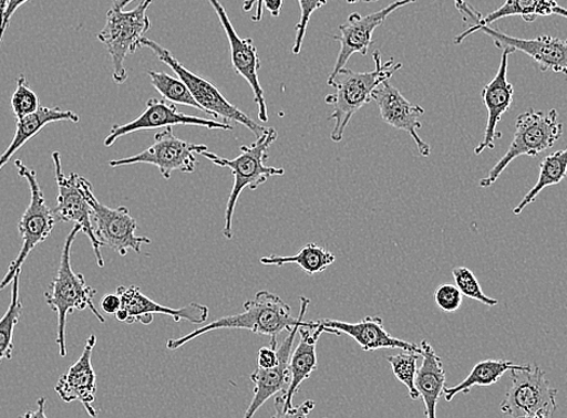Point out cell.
Masks as SVG:
<instances>
[{
    "label": "cell",
    "mask_w": 567,
    "mask_h": 418,
    "mask_svg": "<svg viewBox=\"0 0 567 418\" xmlns=\"http://www.w3.org/2000/svg\"><path fill=\"white\" fill-rule=\"evenodd\" d=\"M372 101L380 107L385 124L410 134L417 151L423 157L431 155V146L420 136L423 125L421 117L425 114L424 107L411 103L389 80L378 86L372 93Z\"/></svg>",
    "instance_id": "obj_20"
},
{
    "label": "cell",
    "mask_w": 567,
    "mask_h": 418,
    "mask_svg": "<svg viewBox=\"0 0 567 418\" xmlns=\"http://www.w3.org/2000/svg\"><path fill=\"white\" fill-rule=\"evenodd\" d=\"M152 4L153 0H143L137 8L130 11L113 6L106 13L104 29L97 38L110 52L116 85H123L128 80L126 59L142 49V40L152 29L151 19L147 17Z\"/></svg>",
    "instance_id": "obj_5"
},
{
    "label": "cell",
    "mask_w": 567,
    "mask_h": 418,
    "mask_svg": "<svg viewBox=\"0 0 567 418\" xmlns=\"http://www.w3.org/2000/svg\"><path fill=\"white\" fill-rule=\"evenodd\" d=\"M52 160L53 166H55L59 187L58 208L55 212L62 222H73L81 227V232L91 241L94 254H96L97 264L103 268L102 244L96 233H94L92 210L89 201L78 186L79 174L72 173L70 177H66L62 169L60 153H53Z\"/></svg>",
    "instance_id": "obj_17"
},
{
    "label": "cell",
    "mask_w": 567,
    "mask_h": 418,
    "mask_svg": "<svg viewBox=\"0 0 567 418\" xmlns=\"http://www.w3.org/2000/svg\"><path fill=\"white\" fill-rule=\"evenodd\" d=\"M132 2H134V0H113L114 7L120 8V9L126 8Z\"/></svg>",
    "instance_id": "obj_44"
},
{
    "label": "cell",
    "mask_w": 567,
    "mask_h": 418,
    "mask_svg": "<svg viewBox=\"0 0 567 418\" xmlns=\"http://www.w3.org/2000/svg\"><path fill=\"white\" fill-rule=\"evenodd\" d=\"M416 0H396L380 11L370 13V15L361 17L354 12L348 20L339 27L340 34L333 35V40L340 43L341 50L337 56L332 73L334 75L344 69L346 64L355 53L367 56L371 45L373 44V33L384 24L386 19L394 11L414 4Z\"/></svg>",
    "instance_id": "obj_15"
},
{
    "label": "cell",
    "mask_w": 567,
    "mask_h": 418,
    "mask_svg": "<svg viewBox=\"0 0 567 418\" xmlns=\"http://www.w3.org/2000/svg\"><path fill=\"white\" fill-rule=\"evenodd\" d=\"M336 261V255L326 248L317 244H307L299 253L293 255H267L260 262L264 265L282 267L287 264L299 265L308 275L326 272Z\"/></svg>",
    "instance_id": "obj_28"
},
{
    "label": "cell",
    "mask_w": 567,
    "mask_h": 418,
    "mask_svg": "<svg viewBox=\"0 0 567 418\" xmlns=\"http://www.w3.org/2000/svg\"><path fill=\"white\" fill-rule=\"evenodd\" d=\"M316 403L313 400H307L301 404L300 407H293L289 416L291 417H305L315 410Z\"/></svg>",
    "instance_id": "obj_41"
},
{
    "label": "cell",
    "mask_w": 567,
    "mask_h": 418,
    "mask_svg": "<svg viewBox=\"0 0 567 418\" xmlns=\"http://www.w3.org/2000/svg\"><path fill=\"white\" fill-rule=\"evenodd\" d=\"M452 274L455 281V286L461 290L463 295L467 296V299L488 306H496L498 304L497 300L491 299V296L483 292L480 281L474 272L470 271L468 268L457 267L453 269Z\"/></svg>",
    "instance_id": "obj_33"
},
{
    "label": "cell",
    "mask_w": 567,
    "mask_h": 418,
    "mask_svg": "<svg viewBox=\"0 0 567 418\" xmlns=\"http://www.w3.org/2000/svg\"><path fill=\"white\" fill-rule=\"evenodd\" d=\"M20 274L18 273L11 282V303L6 315L0 318V363L11 360L12 358L13 333H16L23 313V305L20 299Z\"/></svg>",
    "instance_id": "obj_30"
},
{
    "label": "cell",
    "mask_w": 567,
    "mask_h": 418,
    "mask_svg": "<svg viewBox=\"0 0 567 418\" xmlns=\"http://www.w3.org/2000/svg\"><path fill=\"white\" fill-rule=\"evenodd\" d=\"M80 116L72 111H63L61 107L40 106L39 109L29 116L18 119L16 136L3 155H0V170L16 155L20 148L32 140L37 134L53 123L79 124Z\"/></svg>",
    "instance_id": "obj_25"
},
{
    "label": "cell",
    "mask_w": 567,
    "mask_h": 418,
    "mask_svg": "<svg viewBox=\"0 0 567 418\" xmlns=\"http://www.w3.org/2000/svg\"><path fill=\"white\" fill-rule=\"evenodd\" d=\"M323 332L321 321H305L299 330L300 342L290 357V384L277 396L276 417L289 416L292 401L301 385L309 379L318 368L317 345Z\"/></svg>",
    "instance_id": "obj_19"
},
{
    "label": "cell",
    "mask_w": 567,
    "mask_h": 418,
    "mask_svg": "<svg viewBox=\"0 0 567 418\" xmlns=\"http://www.w3.org/2000/svg\"><path fill=\"white\" fill-rule=\"evenodd\" d=\"M174 126H195L207 129L233 130L234 127L221 121L207 119L181 113L173 103L148 100L145 111L136 119L125 125H115L104 139V146L110 147L118 139L140 130L164 129Z\"/></svg>",
    "instance_id": "obj_13"
},
{
    "label": "cell",
    "mask_w": 567,
    "mask_h": 418,
    "mask_svg": "<svg viewBox=\"0 0 567 418\" xmlns=\"http://www.w3.org/2000/svg\"><path fill=\"white\" fill-rule=\"evenodd\" d=\"M208 150L206 145L193 144L174 136L173 127L156 133L155 142L145 151L131 157L110 161L112 168L133 165H152L158 168L162 178L169 180L173 171L194 173L197 165L196 155Z\"/></svg>",
    "instance_id": "obj_12"
},
{
    "label": "cell",
    "mask_w": 567,
    "mask_h": 418,
    "mask_svg": "<svg viewBox=\"0 0 567 418\" xmlns=\"http://www.w3.org/2000/svg\"><path fill=\"white\" fill-rule=\"evenodd\" d=\"M101 307L106 315H114L121 309V299L117 293L105 294L101 301Z\"/></svg>",
    "instance_id": "obj_39"
},
{
    "label": "cell",
    "mask_w": 567,
    "mask_h": 418,
    "mask_svg": "<svg viewBox=\"0 0 567 418\" xmlns=\"http://www.w3.org/2000/svg\"><path fill=\"white\" fill-rule=\"evenodd\" d=\"M79 232H81V227L75 224L72 232L65 238L58 275L52 280L49 290L45 292L47 304L59 317L56 343L61 357L69 354L65 344V327L69 315L76 312V310L83 312V310L90 309L91 313L101 323L105 322L97 307L94 306V296H96L97 291L89 286L85 276L75 273L72 268V247Z\"/></svg>",
    "instance_id": "obj_4"
},
{
    "label": "cell",
    "mask_w": 567,
    "mask_h": 418,
    "mask_svg": "<svg viewBox=\"0 0 567 418\" xmlns=\"http://www.w3.org/2000/svg\"><path fill=\"white\" fill-rule=\"evenodd\" d=\"M147 75L151 77L152 85L165 101L173 104L192 106L202 112L200 105L196 102L193 93L188 90L182 79H175L169 74L155 71H148Z\"/></svg>",
    "instance_id": "obj_31"
},
{
    "label": "cell",
    "mask_w": 567,
    "mask_h": 418,
    "mask_svg": "<svg viewBox=\"0 0 567 418\" xmlns=\"http://www.w3.org/2000/svg\"><path fill=\"white\" fill-rule=\"evenodd\" d=\"M375 3L378 0H347L348 4H358V3Z\"/></svg>",
    "instance_id": "obj_46"
},
{
    "label": "cell",
    "mask_w": 567,
    "mask_h": 418,
    "mask_svg": "<svg viewBox=\"0 0 567 418\" xmlns=\"http://www.w3.org/2000/svg\"><path fill=\"white\" fill-rule=\"evenodd\" d=\"M45 398H40L38 400V410L37 411H32V412H27L24 415V417H47V414H45Z\"/></svg>",
    "instance_id": "obj_43"
},
{
    "label": "cell",
    "mask_w": 567,
    "mask_h": 418,
    "mask_svg": "<svg viewBox=\"0 0 567 418\" xmlns=\"http://www.w3.org/2000/svg\"><path fill=\"white\" fill-rule=\"evenodd\" d=\"M243 309L240 314L215 320L182 338L169 339L167 348L178 349L200 335L219 330H246L259 335L277 336L284 331H291L300 320L291 315V307L286 302L268 291L256 293L252 300L243 304Z\"/></svg>",
    "instance_id": "obj_2"
},
{
    "label": "cell",
    "mask_w": 567,
    "mask_h": 418,
    "mask_svg": "<svg viewBox=\"0 0 567 418\" xmlns=\"http://www.w3.org/2000/svg\"><path fill=\"white\" fill-rule=\"evenodd\" d=\"M16 167L20 178L29 182L31 190V203L22 215L19 222V231L22 238V248L18 258L11 262L8 272L0 281V292L6 290L13 278L21 273L22 265L31 252L42 244L52 233L55 227V213L49 208L45 196L40 188L37 171L27 167L21 159L16 160Z\"/></svg>",
    "instance_id": "obj_8"
},
{
    "label": "cell",
    "mask_w": 567,
    "mask_h": 418,
    "mask_svg": "<svg viewBox=\"0 0 567 418\" xmlns=\"http://www.w3.org/2000/svg\"><path fill=\"white\" fill-rule=\"evenodd\" d=\"M373 61L375 69L372 72H354L344 66L328 79V85L334 88V93L326 98L327 104L332 106L331 139L334 143L343 140L350 119L361 111V107L372 102L373 91L402 69V64L395 63L394 59L383 63L380 50L373 52Z\"/></svg>",
    "instance_id": "obj_1"
},
{
    "label": "cell",
    "mask_w": 567,
    "mask_h": 418,
    "mask_svg": "<svg viewBox=\"0 0 567 418\" xmlns=\"http://www.w3.org/2000/svg\"><path fill=\"white\" fill-rule=\"evenodd\" d=\"M511 387L499 409L511 417L549 418L558 409L559 390L550 387L546 372L538 366L512 369Z\"/></svg>",
    "instance_id": "obj_9"
},
{
    "label": "cell",
    "mask_w": 567,
    "mask_h": 418,
    "mask_svg": "<svg viewBox=\"0 0 567 418\" xmlns=\"http://www.w3.org/2000/svg\"><path fill=\"white\" fill-rule=\"evenodd\" d=\"M470 29L454 38V44L461 45L471 34L481 32L493 39L496 48L520 51L532 58L539 71L567 75V39L539 35L533 39L516 38L495 29L493 24L470 22Z\"/></svg>",
    "instance_id": "obj_11"
},
{
    "label": "cell",
    "mask_w": 567,
    "mask_h": 418,
    "mask_svg": "<svg viewBox=\"0 0 567 418\" xmlns=\"http://www.w3.org/2000/svg\"><path fill=\"white\" fill-rule=\"evenodd\" d=\"M8 0H0V24H2Z\"/></svg>",
    "instance_id": "obj_45"
},
{
    "label": "cell",
    "mask_w": 567,
    "mask_h": 418,
    "mask_svg": "<svg viewBox=\"0 0 567 418\" xmlns=\"http://www.w3.org/2000/svg\"><path fill=\"white\" fill-rule=\"evenodd\" d=\"M278 363V344L277 336H271V344L268 347H262L259 353L258 364L259 368L269 369L277 366Z\"/></svg>",
    "instance_id": "obj_37"
},
{
    "label": "cell",
    "mask_w": 567,
    "mask_h": 418,
    "mask_svg": "<svg viewBox=\"0 0 567 418\" xmlns=\"http://www.w3.org/2000/svg\"><path fill=\"white\" fill-rule=\"evenodd\" d=\"M523 366L504 359H485L476 364L464 382L454 387H444V398L452 401L456 395H467L472 387L492 386L512 369H519Z\"/></svg>",
    "instance_id": "obj_27"
},
{
    "label": "cell",
    "mask_w": 567,
    "mask_h": 418,
    "mask_svg": "<svg viewBox=\"0 0 567 418\" xmlns=\"http://www.w3.org/2000/svg\"><path fill=\"white\" fill-rule=\"evenodd\" d=\"M142 48L151 49L161 62L168 65L169 69L184 81L185 85L193 93L196 102L200 105L202 112L213 116L216 121H221V123L227 124V121H235V123L248 128L256 139L260 138L266 132L267 127L256 124L247 114L229 103L223 96L219 88L215 87L209 80L186 70L185 66L172 55L169 50L146 36L142 40Z\"/></svg>",
    "instance_id": "obj_7"
},
{
    "label": "cell",
    "mask_w": 567,
    "mask_h": 418,
    "mask_svg": "<svg viewBox=\"0 0 567 418\" xmlns=\"http://www.w3.org/2000/svg\"><path fill=\"white\" fill-rule=\"evenodd\" d=\"M455 8L462 13L465 22L476 21L482 24H493L498 20L520 17L525 22H534L539 17H561L567 19V9L560 7L557 0H506V2L483 18L481 12L467 4L465 0H455Z\"/></svg>",
    "instance_id": "obj_24"
},
{
    "label": "cell",
    "mask_w": 567,
    "mask_h": 418,
    "mask_svg": "<svg viewBox=\"0 0 567 418\" xmlns=\"http://www.w3.org/2000/svg\"><path fill=\"white\" fill-rule=\"evenodd\" d=\"M40 107L35 92L27 84L24 75H20L16 92L11 97V109L18 119L34 114Z\"/></svg>",
    "instance_id": "obj_34"
},
{
    "label": "cell",
    "mask_w": 567,
    "mask_h": 418,
    "mask_svg": "<svg viewBox=\"0 0 567 418\" xmlns=\"http://www.w3.org/2000/svg\"><path fill=\"white\" fill-rule=\"evenodd\" d=\"M278 132L269 127L262 136L251 145L240 146V155L234 159H227L209 153L202 151L199 155L212 161L215 166L227 168L234 174L233 191L229 194L226 209L223 234L226 239L234 238V215L238 199L246 188L251 191L265 184L269 178L282 177L286 170L282 168L267 167L265 161L268 158L269 147L277 140Z\"/></svg>",
    "instance_id": "obj_3"
},
{
    "label": "cell",
    "mask_w": 567,
    "mask_h": 418,
    "mask_svg": "<svg viewBox=\"0 0 567 418\" xmlns=\"http://www.w3.org/2000/svg\"><path fill=\"white\" fill-rule=\"evenodd\" d=\"M255 8L254 17L251 18L252 22L259 23L264 18V0H245L243 3V11L249 12Z\"/></svg>",
    "instance_id": "obj_40"
},
{
    "label": "cell",
    "mask_w": 567,
    "mask_h": 418,
    "mask_svg": "<svg viewBox=\"0 0 567 418\" xmlns=\"http://www.w3.org/2000/svg\"><path fill=\"white\" fill-rule=\"evenodd\" d=\"M97 344V336L91 334L78 362L59 380L55 389L64 403L80 401L91 417H97L94 408L97 393V377L92 367V353Z\"/></svg>",
    "instance_id": "obj_22"
},
{
    "label": "cell",
    "mask_w": 567,
    "mask_h": 418,
    "mask_svg": "<svg viewBox=\"0 0 567 418\" xmlns=\"http://www.w3.org/2000/svg\"><path fill=\"white\" fill-rule=\"evenodd\" d=\"M78 186L91 207L94 233L102 248H110L124 258L128 251L141 253L143 245L152 244L151 238L137 236L138 223L127 208L112 209L103 206L94 196L91 182L80 175Z\"/></svg>",
    "instance_id": "obj_10"
},
{
    "label": "cell",
    "mask_w": 567,
    "mask_h": 418,
    "mask_svg": "<svg viewBox=\"0 0 567 418\" xmlns=\"http://www.w3.org/2000/svg\"><path fill=\"white\" fill-rule=\"evenodd\" d=\"M301 309L299 314V322L288 332V336L284 339L282 344L278 347V363L277 366L269 369L258 368L250 375V380L254 384V397L247 409L245 417L250 418L264 406V404L275 396L286 393L290 384V357L296 339L299 333L309 305V300L301 296Z\"/></svg>",
    "instance_id": "obj_16"
},
{
    "label": "cell",
    "mask_w": 567,
    "mask_h": 418,
    "mask_svg": "<svg viewBox=\"0 0 567 418\" xmlns=\"http://www.w3.org/2000/svg\"><path fill=\"white\" fill-rule=\"evenodd\" d=\"M330 0H299V4L301 8V19L299 23L296 25V36L295 43L292 46L293 55H300L303 40L307 32V27L309 24L310 18H312L313 13L322 7L328 6Z\"/></svg>",
    "instance_id": "obj_35"
},
{
    "label": "cell",
    "mask_w": 567,
    "mask_h": 418,
    "mask_svg": "<svg viewBox=\"0 0 567 418\" xmlns=\"http://www.w3.org/2000/svg\"><path fill=\"white\" fill-rule=\"evenodd\" d=\"M121 299V309L115 314L118 322L132 323L140 322L142 325H152L155 315L171 316L175 322L183 320L200 325L209 317V307L204 304L190 303L179 309H173L161 305L148 299L140 288L120 286L116 291Z\"/></svg>",
    "instance_id": "obj_14"
},
{
    "label": "cell",
    "mask_w": 567,
    "mask_h": 418,
    "mask_svg": "<svg viewBox=\"0 0 567 418\" xmlns=\"http://www.w3.org/2000/svg\"><path fill=\"white\" fill-rule=\"evenodd\" d=\"M502 62H499L496 75L482 90V101L487 107L488 119L485 127L482 143L475 148V154L481 155L485 150H493L495 142L503 138V134L497 130L503 116L511 109L515 88L507 79L508 56L512 55L511 49L503 50Z\"/></svg>",
    "instance_id": "obj_21"
},
{
    "label": "cell",
    "mask_w": 567,
    "mask_h": 418,
    "mask_svg": "<svg viewBox=\"0 0 567 418\" xmlns=\"http://www.w3.org/2000/svg\"><path fill=\"white\" fill-rule=\"evenodd\" d=\"M567 175V147L563 150L553 153L544 158L539 165V175L537 182L532 190L526 194L520 203L513 210V213L519 216L526 207L534 203L539 194L545 188L560 184Z\"/></svg>",
    "instance_id": "obj_29"
},
{
    "label": "cell",
    "mask_w": 567,
    "mask_h": 418,
    "mask_svg": "<svg viewBox=\"0 0 567 418\" xmlns=\"http://www.w3.org/2000/svg\"><path fill=\"white\" fill-rule=\"evenodd\" d=\"M421 356L420 354L410 353V351H403L399 355L386 357L396 379L408 387L412 400L421 398L415 387L416 362Z\"/></svg>",
    "instance_id": "obj_32"
},
{
    "label": "cell",
    "mask_w": 567,
    "mask_h": 418,
    "mask_svg": "<svg viewBox=\"0 0 567 418\" xmlns=\"http://www.w3.org/2000/svg\"><path fill=\"white\" fill-rule=\"evenodd\" d=\"M30 0H8V6L4 12L2 24H0V44L3 42V38L8 25L13 17V13L18 11L22 6H24Z\"/></svg>",
    "instance_id": "obj_38"
},
{
    "label": "cell",
    "mask_w": 567,
    "mask_h": 418,
    "mask_svg": "<svg viewBox=\"0 0 567 418\" xmlns=\"http://www.w3.org/2000/svg\"><path fill=\"white\" fill-rule=\"evenodd\" d=\"M463 293L451 283H443L435 292V302L444 313H455L463 304Z\"/></svg>",
    "instance_id": "obj_36"
},
{
    "label": "cell",
    "mask_w": 567,
    "mask_h": 418,
    "mask_svg": "<svg viewBox=\"0 0 567 418\" xmlns=\"http://www.w3.org/2000/svg\"><path fill=\"white\" fill-rule=\"evenodd\" d=\"M320 321L323 332L334 335L347 334L350 338L354 339L363 351H367V353L381 348H399L422 355L421 346L398 339L395 336L390 335L385 331L381 317L369 316L355 323L337 320Z\"/></svg>",
    "instance_id": "obj_23"
},
{
    "label": "cell",
    "mask_w": 567,
    "mask_h": 418,
    "mask_svg": "<svg viewBox=\"0 0 567 418\" xmlns=\"http://www.w3.org/2000/svg\"><path fill=\"white\" fill-rule=\"evenodd\" d=\"M423 363L416 370L415 387L425 404V416L436 418L437 404L444 393L445 373L442 359L426 341L421 344Z\"/></svg>",
    "instance_id": "obj_26"
},
{
    "label": "cell",
    "mask_w": 567,
    "mask_h": 418,
    "mask_svg": "<svg viewBox=\"0 0 567 418\" xmlns=\"http://www.w3.org/2000/svg\"><path fill=\"white\" fill-rule=\"evenodd\" d=\"M216 17L219 18L225 34L228 39L229 50H231V63L234 70L243 79H246L254 92V101L259 107V118L262 123H267V105L265 101L264 88L260 84L259 71L261 69V60L258 55V49L250 38H240L234 29L231 20L220 0H209Z\"/></svg>",
    "instance_id": "obj_18"
},
{
    "label": "cell",
    "mask_w": 567,
    "mask_h": 418,
    "mask_svg": "<svg viewBox=\"0 0 567 418\" xmlns=\"http://www.w3.org/2000/svg\"><path fill=\"white\" fill-rule=\"evenodd\" d=\"M264 7L271 12L274 18H278L282 8V0H264Z\"/></svg>",
    "instance_id": "obj_42"
},
{
    "label": "cell",
    "mask_w": 567,
    "mask_h": 418,
    "mask_svg": "<svg viewBox=\"0 0 567 418\" xmlns=\"http://www.w3.org/2000/svg\"><path fill=\"white\" fill-rule=\"evenodd\" d=\"M564 126L556 109L549 113L526 111L516 121L515 137L507 153L492 168L487 178L480 181L482 188L494 185L513 160L522 156L537 157L555 146L563 137Z\"/></svg>",
    "instance_id": "obj_6"
}]
</instances>
